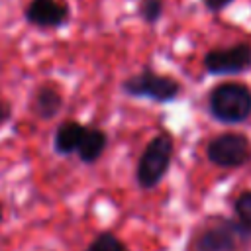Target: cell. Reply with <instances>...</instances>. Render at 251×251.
<instances>
[{
	"label": "cell",
	"instance_id": "cell-1",
	"mask_svg": "<svg viewBox=\"0 0 251 251\" xmlns=\"http://www.w3.org/2000/svg\"><path fill=\"white\" fill-rule=\"evenodd\" d=\"M175 155V139L169 131L155 133L143 147L137 165L135 180L141 190H153L169 173Z\"/></svg>",
	"mask_w": 251,
	"mask_h": 251
},
{
	"label": "cell",
	"instance_id": "cell-2",
	"mask_svg": "<svg viewBox=\"0 0 251 251\" xmlns=\"http://www.w3.org/2000/svg\"><path fill=\"white\" fill-rule=\"evenodd\" d=\"M208 112L222 124H243L251 116V88L227 80L216 84L208 94Z\"/></svg>",
	"mask_w": 251,
	"mask_h": 251
},
{
	"label": "cell",
	"instance_id": "cell-3",
	"mask_svg": "<svg viewBox=\"0 0 251 251\" xmlns=\"http://www.w3.org/2000/svg\"><path fill=\"white\" fill-rule=\"evenodd\" d=\"M122 92L131 98H147L157 104H169L178 98L180 82L173 76L159 75L153 69L145 67L122 80Z\"/></svg>",
	"mask_w": 251,
	"mask_h": 251
},
{
	"label": "cell",
	"instance_id": "cell-4",
	"mask_svg": "<svg viewBox=\"0 0 251 251\" xmlns=\"http://www.w3.org/2000/svg\"><path fill=\"white\" fill-rule=\"evenodd\" d=\"M206 157L220 169H241L251 163V139L241 131H224L208 141Z\"/></svg>",
	"mask_w": 251,
	"mask_h": 251
},
{
	"label": "cell",
	"instance_id": "cell-5",
	"mask_svg": "<svg viewBox=\"0 0 251 251\" xmlns=\"http://www.w3.org/2000/svg\"><path fill=\"white\" fill-rule=\"evenodd\" d=\"M249 235L233 218H216L206 224L192 241L194 251H239Z\"/></svg>",
	"mask_w": 251,
	"mask_h": 251
},
{
	"label": "cell",
	"instance_id": "cell-6",
	"mask_svg": "<svg viewBox=\"0 0 251 251\" xmlns=\"http://www.w3.org/2000/svg\"><path fill=\"white\" fill-rule=\"evenodd\" d=\"M202 65L208 75H241L251 69V45L235 43L229 47H214L204 53Z\"/></svg>",
	"mask_w": 251,
	"mask_h": 251
},
{
	"label": "cell",
	"instance_id": "cell-7",
	"mask_svg": "<svg viewBox=\"0 0 251 251\" xmlns=\"http://www.w3.org/2000/svg\"><path fill=\"white\" fill-rule=\"evenodd\" d=\"M25 22L35 27L57 29L63 27L71 18L67 0H31L25 6Z\"/></svg>",
	"mask_w": 251,
	"mask_h": 251
},
{
	"label": "cell",
	"instance_id": "cell-8",
	"mask_svg": "<svg viewBox=\"0 0 251 251\" xmlns=\"http://www.w3.org/2000/svg\"><path fill=\"white\" fill-rule=\"evenodd\" d=\"M31 110L39 120H53L63 110V96L57 86L53 84H41L31 100Z\"/></svg>",
	"mask_w": 251,
	"mask_h": 251
},
{
	"label": "cell",
	"instance_id": "cell-9",
	"mask_svg": "<svg viewBox=\"0 0 251 251\" xmlns=\"http://www.w3.org/2000/svg\"><path fill=\"white\" fill-rule=\"evenodd\" d=\"M86 126L75 122V120H67L63 124L57 126L55 135H53V149L59 155H73L78 151L80 139L84 135Z\"/></svg>",
	"mask_w": 251,
	"mask_h": 251
},
{
	"label": "cell",
	"instance_id": "cell-10",
	"mask_svg": "<svg viewBox=\"0 0 251 251\" xmlns=\"http://www.w3.org/2000/svg\"><path fill=\"white\" fill-rule=\"evenodd\" d=\"M106 147H108V135H106V131L100 129V127H94V126H86L76 155H78V159L84 165H92V163H96L104 155Z\"/></svg>",
	"mask_w": 251,
	"mask_h": 251
},
{
	"label": "cell",
	"instance_id": "cell-11",
	"mask_svg": "<svg viewBox=\"0 0 251 251\" xmlns=\"http://www.w3.org/2000/svg\"><path fill=\"white\" fill-rule=\"evenodd\" d=\"M233 220L245 229L247 235H251V190H243L235 198V202H233Z\"/></svg>",
	"mask_w": 251,
	"mask_h": 251
},
{
	"label": "cell",
	"instance_id": "cell-12",
	"mask_svg": "<svg viewBox=\"0 0 251 251\" xmlns=\"http://www.w3.org/2000/svg\"><path fill=\"white\" fill-rule=\"evenodd\" d=\"M84 251H127V249L122 243V239L112 231H100Z\"/></svg>",
	"mask_w": 251,
	"mask_h": 251
},
{
	"label": "cell",
	"instance_id": "cell-13",
	"mask_svg": "<svg viewBox=\"0 0 251 251\" xmlns=\"http://www.w3.org/2000/svg\"><path fill=\"white\" fill-rule=\"evenodd\" d=\"M163 12H165V0H141L137 6L139 18L149 25H155L163 18Z\"/></svg>",
	"mask_w": 251,
	"mask_h": 251
},
{
	"label": "cell",
	"instance_id": "cell-14",
	"mask_svg": "<svg viewBox=\"0 0 251 251\" xmlns=\"http://www.w3.org/2000/svg\"><path fill=\"white\" fill-rule=\"evenodd\" d=\"M231 2H235V0H202L204 8H206L208 12H212V14L222 12V10H224V8H227Z\"/></svg>",
	"mask_w": 251,
	"mask_h": 251
},
{
	"label": "cell",
	"instance_id": "cell-15",
	"mask_svg": "<svg viewBox=\"0 0 251 251\" xmlns=\"http://www.w3.org/2000/svg\"><path fill=\"white\" fill-rule=\"evenodd\" d=\"M12 120V104L6 100H0V126L8 124Z\"/></svg>",
	"mask_w": 251,
	"mask_h": 251
},
{
	"label": "cell",
	"instance_id": "cell-16",
	"mask_svg": "<svg viewBox=\"0 0 251 251\" xmlns=\"http://www.w3.org/2000/svg\"><path fill=\"white\" fill-rule=\"evenodd\" d=\"M0 224H2V206H0Z\"/></svg>",
	"mask_w": 251,
	"mask_h": 251
}]
</instances>
